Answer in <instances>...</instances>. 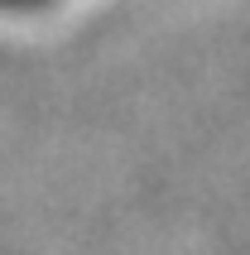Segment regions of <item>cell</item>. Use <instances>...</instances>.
Returning a JSON list of instances; mask_svg holds the SVG:
<instances>
[{
	"label": "cell",
	"mask_w": 250,
	"mask_h": 255,
	"mask_svg": "<svg viewBox=\"0 0 250 255\" xmlns=\"http://www.w3.org/2000/svg\"><path fill=\"white\" fill-rule=\"evenodd\" d=\"M53 5L58 0H0V14H43Z\"/></svg>",
	"instance_id": "cell-1"
}]
</instances>
